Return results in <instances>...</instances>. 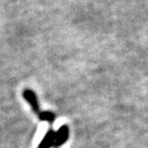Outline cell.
I'll return each mask as SVG.
<instances>
[{"instance_id":"1","label":"cell","mask_w":148,"mask_h":148,"mask_svg":"<svg viewBox=\"0 0 148 148\" xmlns=\"http://www.w3.org/2000/svg\"><path fill=\"white\" fill-rule=\"evenodd\" d=\"M23 97L31 105L34 112L38 115L40 113V109H39V103H38V99H37L36 94L31 89H25L23 91Z\"/></svg>"},{"instance_id":"2","label":"cell","mask_w":148,"mask_h":148,"mask_svg":"<svg viewBox=\"0 0 148 148\" xmlns=\"http://www.w3.org/2000/svg\"><path fill=\"white\" fill-rule=\"evenodd\" d=\"M69 138V128L67 125H62V126L56 132V141H55V148H59L68 140Z\"/></svg>"},{"instance_id":"3","label":"cell","mask_w":148,"mask_h":148,"mask_svg":"<svg viewBox=\"0 0 148 148\" xmlns=\"http://www.w3.org/2000/svg\"><path fill=\"white\" fill-rule=\"evenodd\" d=\"M56 141V132L53 130H49L40 141L38 148H51L55 145Z\"/></svg>"},{"instance_id":"4","label":"cell","mask_w":148,"mask_h":148,"mask_svg":"<svg viewBox=\"0 0 148 148\" xmlns=\"http://www.w3.org/2000/svg\"><path fill=\"white\" fill-rule=\"evenodd\" d=\"M38 118L42 121H48L50 123H53L56 119V115L50 111H42L38 114Z\"/></svg>"}]
</instances>
